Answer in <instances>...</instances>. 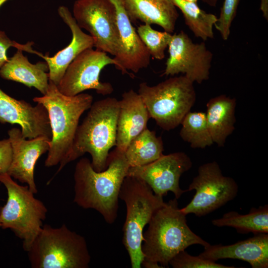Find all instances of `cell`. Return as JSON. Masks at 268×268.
<instances>
[{
  "label": "cell",
  "mask_w": 268,
  "mask_h": 268,
  "mask_svg": "<svg viewBox=\"0 0 268 268\" xmlns=\"http://www.w3.org/2000/svg\"><path fill=\"white\" fill-rule=\"evenodd\" d=\"M115 6L120 47L114 56L116 67L123 74L137 73L149 65L150 55L140 39L126 12L124 0H110Z\"/></svg>",
  "instance_id": "cell-15"
},
{
  "label": "cell",
  "mask_w": 268,
  "mask_h": 268,
  "mask_svg": "<svg viewBox=\"0 0 268 268\" xmlns=\"http://www.w3.org/2000/svg\"><path fill=\"white\" fill-rule=\"evenodd\" d=\"M130 167L125 152L117 147L109 152L107 167L97 172L87 158L76 163L73 175V201L85 209L98 211L106 223H114L118 216L119 193Z\"/></svg>",
  "instance_id": "cell-1"
},
{
  "label": "cell",
  "mask_w": 268,
  "mask_h": 268,
  "mask_svg": "<svg viewBox=\"0 0 268 268\" xmlns=\"http://www.w3.org/2000/svg\"><path fill=\"white\" fill-rule=\"evenodd\" d=\"M8 0H0V8Z\"/></svg>",
  "instance_id": "cell-35"
},
{
  "label": "cell",
  "mask_w": 268,
  "mask_h": 268,
  "mask_svg": "<svg viewBox=\"0 0 268 268\" xmlns=\"http://www.w3.org/2000/svg\"><path fill=\"white\" fill-rule=\"evenodd\" d=\"M126 206L123 228V243L127 251L132 268H140L144 256L141 250L143 229L155 212L166 203L163 197L155 194L142 180L127 175L119 196Z\"/></svg>",
  "instance_id": "cell-5"
},
{
  "label": "cell",
  "mask_w": 268,
  "mask_h": 268,
  "mask_svg": "<svg viewBox=\"0 0 268 268\" xmlns=\"http://www.w3.org/2000/svg\"><path fill=\"white\" fill-rule=\"evenodd\" d=\"M0 123L18 124L25 138H52L48 114L43 105L37 103L34 106L24 100H17L0 88Z\"/></svg>",
  "instance_id": "cell-14"
},
{
  "label": "cell",
  "mask_w": 268,
  "mask_h": 268,
  "mask_svg": "<svg viewBox=\"0 0 268 268\" xmlns=\"http://www.w3.org/2000/svg\"><path fill=\"white\" fill-rule=\"evenodd\" d=\"M22 50L17 49L12 57L0 68V76L4 79L34 87L43 95L49 86V68L46 62L31 63Z\"/></svg>",
  "instance_id": "cell-20"
},
{
  "label": "cell",
  "mask_w": 268,
  "mask_h": 268,
  "mask_svg": "<svg viewBox=\"0 0 268 268\" xmlns=\"http://www.w3.org/2000/svg\"><path fill=\"white\" fill-rule=\"evenodd\" d=\"M119 102L116 146L125 152L130 142L147 128L150 117L140 95L133 89L125 92Z\"/></svg>",
  "instance_id": "cell-19"
},
{
  "label": "cell",
  "mask_w": 268,
  "mask_h": 268,
  "mask_svg": "<svg viewBox=\"0 0 268 268\" xmlns=\"http://www.w3.org/2000/svg\"><path fill=\"white\" fill-rule=\"evenodd\" d=\"M109 65L116 66V63L106 53L87 49L69 65L57 87L62 93L69 96L88 89H94L102 95L110 94L114 91L112 84L99 79L101 70Z\"/></svg>",
  "instance_id": "cell-11"
},
{
  "label": "cell",
  "mask_w": 268,
  "mask_h": 268,
  "mask_svg": "<svg viewBox=\"0 0 268 268\" xmlns=\"http://www.w3.org/2000/svg\"><path fill=\"white\" fill-rule=\"evenodd\" d=\"M211 223L217 227H233L242 234H268V205L266 204L257 208L252 207L246 214L231 211L221 218L213 219Z\"/></svg>",
  "instance_id": "cell-24"
},
{
  "label": "cell",
  "mask_w": 268,
  "mask_h": 268,
  "mask_svg": "<svg viewBox=\"0 0 268 268\" xmlns=\"http://www.w3.org/2000/svg\"><path fill=\"white\" fill-rule=\"evenodd\" d=\"M93 98L87 93L73 96L62 93L53 82L49 80L45 94L35 97L33 100L46 108L52 131V138L45 166L60 164L57 173L72 161V146L79 119L88 110Z\"/></svg>",
  "instance_id": "cell-2"
},
{
  "label": "cell",
  "mask_w": 268,
  "mask_h": 268,
  "mask_svg": "<svg viewBox=\"0 0 268 268\" xmlns=\"http://www.w3.org/2000/svg\"><path fill=\"white\" fill-rule=\"evenodd\" d=\"M172 0L182 12L186 24L196 37L203 41L213 38V27L218 18L215 15L206 12L196 2L183 0Z\"/></svg>",
  "instance_id": "cell-25"
},
{
  "label": "cell",
  "mask_w": 268,
  "mask_h": 268,
  "mask_svg": "<svg viewBox=\"0 0 268 268\" xmlns=\"http://www.w3.org/2000/svg\"><path fill=\"white\" fill-rule=\"evenodd\" d=\"M196 191L191 201L180 209L186 215L193 213L201 217L215 210L233 200L238 186L235 180L223 175L216 161L201 165L187 191Z\"/></svg>",
  "instance_id": "cell-9"
},
{
  "label": "cell",
  "mask_w": 268,
  "mask_h": 268,
  "mask_svg": "<svg viewBox=\"0 0 268 268\" xmlns=\"http://www.w3.org/2000/svg\"><path fill=\"white\" fill-rule=\"evenodd\" d=\"M168 47L169 57L162 75L182 73L198 83L209 78L213 55L204 42L194 43L181 31L172 34Z\"/></svg>",
  "instance_id": "cell-12"
},
{
  "label": "cell",
  "mask_w": 268,
  "mask_h": 268,
  "mask_svg": "<svg viewBox=\"0 0 268 268\" xmlns=\"http://www.w3.org/2000/svg\"><path fill=\"white\" fill-rule=\"evenodd\" d=\"M13 157L7 174L22 183H26L34 194L37 189L34 180L35 164L40 157L48 151L50 140L45 137L26 139L21 131L13 128L8 131Z\"/></svg>",
  "instance_id": "cell-16"
},
{
  "label": "cell",
  "mask_w": 268,
  "mask_h": 268,
  "mask_svg": "<svg viewBox=\"0 0 268 268\" xmlns=\"http://www.w3.org/2000/svg\"><path fill=\"white\" fill-rule=\"evenodd\" d=\"M0 182L7 193L6 203L0 207V227L10 229L27 252L43 226L48 210L27 185L17 184L7 173L0 174Z\"/></svg>",
  "instance_id": "cell-8"
},
{
  "label": "cell",
  "mask_w": 268,
  "mask_h": 268,
  "mask_svg": "<svg viewBox=\"0 0 268 268\" xmlns=\"http://www.w3.org/2000/svg\"><path fill=\"white\" fill-rule=\"evenodd\" d=\"M141 267H143L145 268H163L159 264L156 263V262H149V261H146L143 260L142 261L141 265Z\"/></svg>",
  "instance_id": "cell-33"
},
{
  "label": "cell",
  "mask_w": 268,
  "mask_h": 268,
  "mask_svg": "<svg viewBox=\"0 0 268 268\" xmlns=\"http://www.w3.org/2000/svg\"><path fill=\"white\" fill-rule=\"evenodd\" d=\"M119 100L107 97L92 103L81 125H78L72 146V161L86 153L91 156L96 171L107 167L110 149L116 146Z\"/></svg>",
  "instance_id": "cell-4"
},
{
  "label": "cell",
  "mask_w": 268,
  "mask_h": 268,
  "mask_svg": "<svg viewBox=\"0 0 268 268\" xmlns=\"http://www.w3.org/2000/svg\"><path fill=\"white\" fill-rule=\"evenodd\" d=\"M0 226H1V224H0Z\"/></svg>",
  "instance_id": "cell-37"
},
{
  "label": "cell",
  "mask_w": 268,
  "mask_h": 268,
  "mask_svg": "<svg viewBox=\"0 0 268 268\" xmlns=\"http://www.w3.org/2000/svg\"><path fill=\"white\" fill-rule=\"evenodd\" d=\"M169 265L174 268H235L203 259L199 256L190 255L185 250L180 252L170 261Z\"/></svg>",
  "instance_id": "cell-28"
},
{
  "label": "cell",
  "mask_w": 268,
  "mask_h": 268,
  "mask_svg": "<svg viewBox=\"0 0 268 268\" xmlns=\"http://www.w3.org/2000/svg\"><path fill=\"white\" fill-rule=\"evenodd\" d=\"M180 135L193 148H204L214 142L210 135L205 113L189 111L183 118Z\"/></svg>",
  "instance_id": "cell-26"
},
{
  "label": "cell",
  "mask_w": 268,
  "mask_h": 268,
  "mask_svg": "<svg viewBox=\"0 0 268 268\" xmlns=\"http://www.w3.org/2000/svg\"><path fill=\"white\" fill-rule=\"evenodd\" d=\"M27 252L33 268H87L91 261L85 238L65 224L43 225Z\"/></svg>",
  "instance_id": "cell-6"
},
{
  "label": "cell",
  "mask_w": 268,
  "mask_h": 268,
  "mask_svg": "<svg viewBox=\"0 0 268 268\" xmlns=\"http://www.w3.org/2000/svg\"><path fill=\"white\" fill-rule=\"evenodd\" d=\"M186 216L176 198L155 212L143 234L141 250L144 260L168 267L172 258L189 246L199 244L205 247L210 244L191 230Z\"/></svg>",
  "instance_id": "cell-3"
},
{
  "label": "cell",
  "mask_w": 268,
  "mask_h": 268,
  "mask_svg": "<svg viewBox=\"0 0 268 268\" xmlns=\"http://www.w3.org/2000/svg\"><path fill=\"white\" fill-rule=\"evenodd\" d=\"M183 0L189 1V2H193L197 3L198 0Z\"/></svg>",
  "instance_id": "cell-36"
},
{
  "label": "cell",
  "mask_w": 268,
  "mask_h": 268,
  "mask_svg": "<svg viewBox=\"0 0 268 268\" xmlns=\"http://www.w3.org/2000/svg\"><path fill=\"white\" fill-rule=\"evenodd\" d=\"M12 157V147L9 138L0 140V174L7 173Z\"/></svg>",
  "instance_id": "cell-30"
},
{
  "label": "cell",
  "mask_w": 268,
  "mask_h": 268,
  "mask_svg": "<svg viewBox=\"0 0 268 268\" xmlns=\"http://www.w3.org/2000/svg\"><path fill=\"white\" fill-rule=\"evenodd\" d=\"M136 32L150 56L157 60L164 58L165 50L168 47L171 33L157 31L147 24L140 25Z\"/></svg>",
  "instance_id": "cell-27"
},
{
  "label": "cell",
  "mask_w": 268,
  "mask_h": 268,
  "mask_svg": "<svg viewBox=\"0 0 268 268\" xmlns=\"http://www.w3.org/2000/svg\"><path fill=\"white\" fill-rule=\"evenodd\" d=\"M163 150L161 137L146 128L130 142L125 155L130 167L140 166L158 159Z\"/></svg>",
  "instance_id": "cell-23"
},
{
  "label": "cell",
  "mask_w": 268,
  "mask_h": 268,
  "mask_svg": "<svg viewBox=\"0 0 268 268\" xmlns=\"http://www.w3.org/2000/svg\"><path fill=\"white\" fill-rule=\"evenodd\" d=\"M241 0H224L220 15L214 26L220 33L221 38L227 40L230 34L232 23L236 15Z\"/></svg>",
  "instance_id": "cell-29"
},
{
  "label": "cell",
  "mask_w": 268,
  "mask_h": 268,
  "mask_svg": "<svg viewBox=\"0 0 268 268\" xmlns=\"http://www.w3.org/2000/svg\"><path fill=\"white\" fill-rule=\"evenodd\" d=\"M124 5L132 22L139 20L174 32L179 14L172 0H124Z\"/></svg>",
  "instance_id": "cell-21"
},
{
  "label": "cell",
  "mask_w": 268,
  "mask_h": 268,
  "mask_svg": "<svg viewBox=\"0 0 268 268\" xmlns=\"http://www.w3.org/2000/svg\"><path fill=\"white\" fill-rule=\"evenodd\" d=\"M236 100L225 95L209 100L206 104V119L213 142L224 145L227 137L235 130Z\"/></svg>",
  "instance_id": "cell-22"
},
{
  "label": "cell",
  "mask_w": 268,
  "mask_h": 268,
  "mask_svg": "<svg viewBox=\"0 0 268 268\" xmlns=\"http://www.w3.org/2000/svg\"><path fill=\"white\" fill-rule=\"evenodd\" d=\"M58 12L71 30L72 39L70 43L53 57L44 55L33 50L32 48L34 44L33 42H27L23 49V51L36 54L45 61L49 68V80L57 86L71 62L84 50L93 47L92 38L79 27L67 7L64 5L59 6Z\"/></svg>",
  "instance_id": "cell-17"
},
{
  "label": "cell",
  "mask_w": 268,
  "mask_h": 268,
  "mask_svg": "<svg viewBox=\"0 0 268 268\" xmlns=\"http://www.w3.org/2000/svg\"><path fill=\"white\" fill-rule=\"evenodd\" d=\"M210 6H215L218 0H202Z\"/></svg>",
  "instance_id": "cell-34"
},
{
  "label": "cell",
  "mask_w": 268,
  "mask_h": 268,
  "mask_svg": "<svg viewBox=\"0 0 268 268\" xmlns=\"http://www.w3.org/2000/svg\"><path fill=\"white\" fill-rule=\"evenodd\" d=\"M192 166L190 157L185 152H177L163 154L145 165L130 167L127 175L142 180L157 195L163 197L172 192L178 200L187 192L180 187V177Z\"/></svg>",
  "instance_id": "cell-13"
},
{
  "label": "cell",
  "mask_w": 268,
  "mask_h": 268,
  "mask_svg": "<svg viewBox=\"0 0 268 268\" xmlns=\"http://www.w3.org/2000/svg\"><path fill=\"white\" fill-rule=\"evenodd\" d=\"M16 42L12 41L4 31L0 30V68L8 61L7 51L10 47H15Z\"/></svg>",
  "instance_id": "cell-31"
},
{
  "label": "cell",
  "mask_w": 268,
  "mask_h": 268,
  "mask_svg": "<svg viewBox=\"0 0 268 268\" xmlns=\"http://www.w3.org/2000/svg\"><path fill=\"white\" fill-rule=\"evenodd\" d=\"M73 16L81 29L87 31L96 50L115 56L120 47L114 5L110 0H76Z\"/></svg>",
  "instance_id": "cell-10"
},
{
  "label": "cell",
  "mask_w": 268,
  "mask_h": 268,
  "mask_svg": "<svg viewBox=\"0 0 268 268\" xmlns=\"http://www.w3.org/2000/svg\"><path fill=\"white\" fill-rule=\"evenodd\" d=\"M260 10L263 17L268 20V0H260Z\"/></svg>",
  "instance_id": "cell-32"
},
{
  "label": "cell",
  "mask_w": 268,
  "mask_h": 268,
  "mask_svg": "<svg viewBox=\"0 0 268 268\" xmlns=\"http://www.w3.org/2000/svg\"><path fill=\"white\" fill-rule=\"evenodd\" d=\"M193 83L184 75L169 78L153 86L143 82L139 85L138 93L150 118L164 130L170 131L181 124L195 103Z\"/></svg>",
  "instance_id": "cell-7"
},
{
  "label": "cell",
  "mask_w": 268,
  "mask_h": 268,
  "mask_svg": "<svg viewBox=\"0 0 268 268\" xmlns=\"http://www.w3.org/2000/svg\"><path fill=\"white\" fill-rule=\"evenodd\" d=\"M199 256L214 262L224 259H238L248 262L252 268H268V234H255L229 245L209 244Z\"/></svg>",
  "instance_id": "cell-18"
}]
</instances>
